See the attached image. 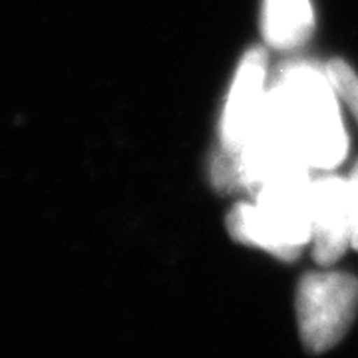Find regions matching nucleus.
Listing matches in <instances>:
<instances>
[{
	"instance_id": "423d86ee",
	"label": "nucleus",
	"mask_w": 358,
	"mask_h": 358,
	"mask_svg": "<svg viewBox=\"0 0 358 358\" xmlns=\"http://www.w3.org/2000/svg\"><path fill=\"white\" fill-rule=\"evenodd\" d=\"M315 18L310 0H265L263 34L268 46L293 50L307 44Z\"/></svg>"
},
{
	"instance_id": "20e7f679",
	"label": "nucleus",
	"mask_w": 358,
	"mask_h": 358,
	"mask_svg": "<svg viewBox=\"0 0 358 358\" xmlns=\"http://www.w3.org/2000/svg\"><path fill=\"white\" fill-rule=\"evenodd\" d=\"M313 259L319 267H333L352 243V207L348 179L322 176L313 179L310 203Z\"/></svg>"
},
{
	"instance_id": "39448f33",
	"label": "nucleus",
	"mask_w": 358,
	"mask_h": 358,
	"mask_svg": "<svg viewBox=\"0 0 358 358\" xmlns=\"http://www.w3.org/2000/svg\"><path fill=\"white\" fill-rule=\"evenodd\" d=\"M267 52L257 46L243 56L221 115V148L239 154L265 100Z\"/></svg>"
},
{
	"instance_id": "7ed1b4c3",
	"label": "nucleus",
	"mask_w": 358,
	"mask_h": 358,
	"mask_svg": "<svg viewBox=\"0 0 358 358\" xmlns=\"http://www.w3.org/2000/svg\"><path fill=\"white\" fill-rule=\"evenodd\" d=\"M294 307L303 346L313 355L333 350L357 319L358 279L329 267L307 273L299 282Z\"/></svg>"
},
{
	"instance_id": "f257e3e1",
	"label": "nucleus",
	"mask_w": 358,
	"mask_h": 358,
	"mask_svg": "<svg viewBox=\"0 0 358 358\" xmlns=\"http://www.w3.org/2000/svg\"><path fill=\"white\" fill-rule=\"evenodd\" d=\"M338 94L327 70L294 64L282 70L265 94L261 112L291 140L310 169H334L346 157V138Z\"/></svg>"
},
{
	"instance_id": "6e6552de",
	"label": "nucleus",
	"mask_w": 358,
	"mask_h": 358,
	"mask_svg": "<svg viewBox=\"0 0 358 358\" xmlns=\"http://www.w3.org/2000/svg\"><path fill=\"white\" fill-rule=\"evenodd\" d=\"M348 189H350V207H352V243L350 247L358 251V164L348 178Z\"/></svg>"
},
{
	"instance_id": "0eeeda50",
	"label": "nucleus",
	"mask_w": 358,
	"mask_h": 358,
	"mask_svg": "<svg viewBox=\"0 0 358 358\" xmlns=\"http://www.w3.org/2000/svg\"><path fill=\"white\" fill-rule=\"evenodd\" d=\"M327 76L333 82L334 90L338 98L346 103V108L352 112V115L358 120V74L346 64L345 60L334 58L324 66Z\"/></svg>"
},
{
	"instance_id": "f03ea898",
	"label": "nucleus",
	"mask_w": 358,
	"mask_h": 358,
	"mask_svg": "<svg viewBox=\"0 0 358 358\" xmlns=\"http://www.w3.org/2000/svg\"><path fill=\"white\" fill-rule=\"evenodd\" d=\"M313 179L308 169L282 173L255 193V203H237L227 215V231L239 243L263 249L293 263L310 241Z\"/></svg>"
}]
</instances>
